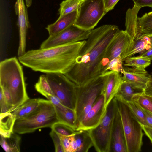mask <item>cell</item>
<instances>
[{
	"label": "cell",
	"mask_w": 152,
	"mask_h": 152,
	"mask_svg": "<svg viewBox=\"0 0 152 152\" xmlns=\"http://www.w3.org/2000/svg\"><path fill=\"white\" fill-rule=\"evenodd\" d=\"M119 30L116 25H104L91 31L74 66L65 75L76 86L102 75L101 62L105 51Z\"/></svg>",
	"instance_id": "1"
},
{
	"label": "cell",
	"mask_w": 152,
	"mask_h": 152,
	"mask_svg": "<svg viewBox=\"0 0 152 152\" xmlns=\"http://www.w3.org/2000/svg\"><path fill=\"white\" fill-rule=\"evenodd\" d=\"M86 40L28 50L18 57L20 63L35 71L65 75L73 66Z\"/></svg>",
	"instance_id": "2"
},
{
	"label": "cell",
	"mask_w": 152,
	"mask_h": 152,
	"mask_svg": "<svg viewBox=\"0 0 152 152\" xmlns=\"http://www.w3.org/2000/svg\"><path fill=\"white\" fill-rule=\"evenodd\" d=\"M19 61L15 57L5 59L0 63V87L7 89L11 94L13 107L11 112L29 99L22 67Z\"/></svg>",
	"instance_id": "3"
},
{
	"label": "cell",
	"mask_w": 152,
	"mask_h": 152,
	"mask_svg": "<svg viewBox=\"0 0 152 152\" xmlns=\"http://www.w3.org/2000/svg\"><path fill=\"white\" fill-rule=\"evenodd\" d=\"M37 108L32 112L22 118L16 119L13 132L18 134L32 133L37 129L51 128L59 121L54 106L51 101L39 98Z\"/></svg>",
	"instance_id": "4"
},
{
	"label": "cell",
	"mask_w": 152,
	"mask_h": 152,
	"mask_svg": "<svg viewBox=\"0 0 152 152\" xmlns=\"http://www.w3.org/2000/svg\"><path fill=\"white\" fill-rule=\"evenodd\" d=\"M124 132L127 152H139L142 145V126L123 99L115 96Z\"/></svg>",
	"instance_id": "5"
},
{
	"label": "cell",
	"mask_w": 152,
	"mask_h": 152,
	"mask_svg": "<svg viewBox=\"0 0 152 152\" xmlns=\"http://www.w3.org/2000/svg\"><path fill=\"white\" fill-rule=\"evenodd\" d=\"M104 82V76L101 75L84 85L76 86L75 110L77 127L102 94Z\"/></svg>",
	"instance_id": "6"
},
{
	"label": "cell",
	"mask_w": 152,
	"mask_h": 152,
	"mask_svg": "<svg viewBox=\"0 0 152 152\" xmlns=\"http://www.w3.org/2000/svg\"><path fill=\"white\" fill-rule=\"evenodd\" d=\"M117 108L115 97L107 106L99 124L95 128L88 130L93 146L97 152H110L113 123Z\"/></svg>",
	"instance_id": "7"
},
{
	"label": "cell",
	"mask_w": 152,
	"mask_h": 152,
	"mask_svg": "<svg viewBox=\"0 0 152 152\" xmlns=\"http://www.w3.org/2000/svg\"><path fill=\"white\" fill-rule=\"evenodd\" d=\"M106 13L103 0H82L74 25L91 30Z\"/></svg>",
	"instance_id": "8"
},
{
	"label": "cell",
	"mask_w": 152,
	"mask_h": 152,
	"mask_svg": "<svg viewBox=\"0 0 152 152\" xmlns=\"http://www.w3.org/2000/svg\"><path fill=\"white\" fill-rule=\"evenodd\" d=\"M54 95L65 107L74 110L75 87L64 74L49 73L45 75Z\"/></svg>",
	"instance_id": "9"
},
{
	"label": "cell",
	"mask_w": 152,
	"mask_h": 152,
	"mask_svg": "<svg viewBox=\"0 0 152 152\" xmlns=\"http://www.w3.org/2000/svg\"><path fill=\"white\" fill-rule=\"evenodd\" d=\"M134 42L125 30H119L108 46L101 62L102 75L109 63L119 56L124 61L131 50Z\"/></svg>",
	"instance_id": "10"
},
{
	"label": "cell",
	"mask_w": 152,
	"mask_h": 152,
	"mask_svg": "<svg viewBox=\"0 0 152 152\" xmlns=\"http://www.w3.org/2000/svg\"><path fill=\"white\" fill-rule=\"evenodd\" d=\"M91 31L83 30L72 25L56 35L49 36L41 43L40 48H47L86 40Z\"/></svg>",
	"instance_id": "11"
},
{
	"label": "cell",
	"mask_w": 152,
	"mask_h": 152,
	"mask_svg": "<svg viewBox=\"0 0 152 152\" xmlns=\"http://www.w3.org/2000/svg\"><path fill=\"white\" fill-rule=\"evenodd\" d=\"M15 8L16 14L18 17L19 44L18 56L19 57L23 55L26 52V34L29 23L24 0H17L15 5Z\"/></svg>",
	"instance_id": "12"
},
{
	"label": "cell",
	"mask_w": 152,
	"mask_h": 152,
	"mask_svg": "<svg viewBox=\"0 0 152 152\" xmlns=\"http://www.w3.org/2000/svg\"><path fill=\"white\" fill-rule=\"evenodd\" d=\"M106 109L104 96L102 94L80 122L76 130H89L96 126L104 116Z\"/></svg>",
	"instance_id": "13"
},
{
	"label": "cell",
	"mask_w": 152,
	"mask_h": 152,
	"mask_svg": "<svg viewBox=\"0 0 152 152\" xmlns=\"http://www.w3.org/2000/svg\"><path fill=\"white\" fill-rule=\"evenodd\" d=\"M110 152H127L124 132L118 108L113 123L110 151Z\"/></svg>",
	"instance_id": "14"
},
{
	"label": "cell",
	"mask_w": 152,
	"mask_h": 152,
	"mask_svg": "<svg viewBox=\"0 0 152 152\" xmlns=\"http://www.w3.org/2000/svg\"><path fill=\"white\" fill-rule=\"evenodd\" d=\"M122 80L129 83L134 87L143 90L146 87L150 74L145 69L127 67L122 73Z\"/></svg>",
	"instance_id": "15"
},
{
	"label": "cell",
	"mask_w": 152,
	"mask_h": 152,
	"mask_svg": "<svg viewBox=\"0 0 152 152\" xmlns=\"http://www.w3.org/2000/svg\"><path fill=\"white\" fill-rule=\"evenodd\" d=\"M102 75L105 77L102 94L104 96L105 106L107 107L118 91L122 82V75L119 72L109 71Z\"/></svg>",
	"instance_id": "16"
},
{
	"label": "cell",
	"mask_w": 152,
	"mask_h": 152,
	"mask_svg": "<svg viewBox=\"0 0 152 152\" xmlns=\"http://www.w3.org/2000/svg\"><path fill=\"white\" fill-rule=\"evenodd\" d=\"M78 9L71 13L59 17L53 23L48 25L45 28L49 36L56 35L74 25L77 16Z\"/></svg>",
	"instance_id": "17"
},
{
	"label": "cell",
	"mask_w": 152,
	"mask_h": 152,
	"mask_svg": "<svg viewBox=\"0 0 152 152\" xmlns=\"http://www.w3.org/2000/svg\"><path fill=\"white\" fill-rule=\"evenodd\" d=\"M140 9L134 5L126 12L125 31L130 36L133 42L140 37L137 22V14Z\"/></svg>",
	"instance_id": "18"
},
{
	"label": "cell",
	"mask_w": 152,
	"mask_h": 152,
	"mask_svg": "<svg viewBox=\"0 0 152 152\" xmlns=\"http://www.w3.org/2000/svg\"><path fill=\"white\" fill-rule=\"evenodd\" d=\"M53 105L59 121L68 125L76 130L77 125L75 110L65 107L60 102Z\"/></svg>",
	"instance_id": "19"
},
{
	"label": "cell",
	"mask_w": 152,
	"mask_h": 152,
	"mask_svg": "<svg viewBox=\"0 0 152 152\" xmlns=\"http://www.w3.org/2000/svg\"><path fill=\"white\" fill-rule=\"evenodd\" d=\"M0 135L4 138L10 137L13 132L15 116L11 112L0 113Z\"/></svg>",
	"instance_id": "20"
},
{
	"label": "cell",
	"mask_w": 152,
	"mask_h": 152,
	"mask_svg": "<svg viewBox=\"0 0 152 152\" xmlns=\"http://www.w3.org/2000/svg\"><path fill=\"white\" fill-rule=\"evenodd\" d=\"M144 93V91L137 88L129 83L123 81L115 96L126 102L133 101L135 96Z\"/></svg>",
	"instance_id": "21"
},
{
	"label": "cell",
	"mask_w": 152,
	"mask_h": 152,
	"mask_svg": "<svg viewBox=\"0 0 152 152\" xmlns=\"http://www.w3.org/2000/svg\"><path fill=\"white\" fill-rule=\"evenodd\" d=\"M77 145V152H87L93 146L92 139L88 130L76 131L74 134Z\"/></svg>",
	"instance_id": "22"
},
{
	"label": "cell",
	"mask_w": 152,
	"mask_h": 152,
	"mask_svg": "<svg viewBox=\"0 0 152 152\" xmlns=\"http://www.w3.org/2000/svg\"><path fill=\"white\" fill-rule=\"evenodd\" d=\"M152 47V35L141 36L134 41L132 48L127 55L126 58L137 53H139L144 50L149 49Z\"/></svg>",
	"instance_id": "23"
},
{
	"label": "cell",
	"mask_w": 152,
	"mask_h": 152,
	"mask_svg": "<svg viewBox=\"0 0 152 152\" xmlns=\"http://www.w3.org/2000/svg\"><path fill=\"white\" fill-rule=\"evenodd\" d=\"M20 137L13 132L9 138L0 135V144L6 152H18L20 151Z\"/></svg>",
	"instance_id": "24"
},
{
	"label": "cell",
	"mask_w": 152,
	"mask_h": 152,
	"mask_svg": "<svg viewBox=\"0 0 152 152\" xmlns=\"http://www.w3.org/2000/svg\"><path fill=\"white\" fill-rule=\"evenodd\" d=\"M137 22L140 37L152 34V13L149 12L137 17Z\"/></svg>",
	"instance_id": "25"
},
{
	"label": "cell",
	"mask_w": 152,
	"mask_h": 152,
	"mask_svg": "<svg viewBox=\"0 0 152 152\" xmlns=\"http://www.w3.org/2000/svg\"><path fill=\"white\" fill-rule=\"evenodd\" d=\"M124 61V65L126 67L139 69H145L150 65L151 60L137 56L127 58Z\"/></svg>",
	"instance_id": "26"
},
{
	"label": "cell",
	"mask_w": 152,
	"mask_h": 152,
	"mask_svg": "<svg viewBox=\"0 0 152 152\" xmlns=\"http://www.w3.org/2000/svg\"><path fill=\"white\" fill-rule=\"evenodd\" d=\"M34 87L38 92L46 98L49 96L54 95L45 75L40 76Z\"/></svg>",
	"instance_id": "27"
},
{
	"label": "cell",
	"mask_w": 152,
	"mask_h": 152,
	"mask_svg": "<svg viewBox=\"0 0 152 152\" xmlns=\"http://www.w3.org/2000/svg\"><path fill=\"white\" fill-rule=\"evenodd\" d=\"M82 0H64L60 4L59 17L71 13L78 9Z\"/></svg>",
	"instance_id": "28"
},
{
	"label": "cell",
	"mask_w": 152,
	"mask_h": 152,
	"mask_svg": "<svg viewBox=\"0 0 152 152\" xmlns=\"http://www.w3.org/2000/svg\"><path fill=\"white\" fill-rule=\"evenodd\" d=\"M125 102L141 126H148L144 114L136 102L134 101Z\"/></svg>",
	"instance_id": "29"
},
{
	"label": "cell",
	"mask_w": 152,
	"mask_h": 152,
	"mask_svg": "<svg viewBox=\"0 0 152 152\" xmlns=\"http://www.w3.org/2000/svg\"><path fill=\"white\" fill-rule=\"evenodd\" d=\"M51 129L58 134L67 136L74 134L76 131L69 126L60 121L54 123Z\"/></svg>",
	"instance_id": "30"
},
{
	"label": "cell",
	"mask_w": 152,
	"mask_h": 152,
	"mask_svg": "<svg viewBox=\"0 0 152 152\" xmlns=\"http://www.w3.org/2000/svg\"><path fill=\"white\" fill-rule=\"evenodd\" d=\"M133 101H135L141 108L152 113V100L144 93L135 96Z\"/></svg>",
	"instance_id": "31"
},
{
	"label": "cell",
	"mask_w": 152,
	"mask_h": 152,
	"mask_svg": "<svg viewBox=\"0 0 152 152\" xmlns=\"http://www.w3.org/2000/svg\"><path fill=\"white\" fill-rule=\"evenodd\" d=\"M123 62L120 56L113 59L109 63L102 75L109 71L117 72L122 74L124 70Z\"/></svg>",
	"instance_id": "32"
},
{
	"label": "cell",
	"mask_w": 152,
	"mask_h": 152,
	"mask_svg": "<svg viewBox=\"0 0 152 152\" xmlns=\"http://www.w3.org/2000/svg\"><path fill=\"white\" fill-rule=\"evenodd\" d=\"M50 135L53 142L55 152H64L59 134L53 130H51L50 133Z\"/></svg>",
	"instance_id": "33"
},
{
	"label": "cell",
	"mask_w": 152,
	"mask_h": 152,
	"mask_svg": "<svg viewBox=\"0 0 152 152\" xmlns=\"http://www.w3.org/2000/svg\"><path fill=\"white\" fill-rule=\"evenodd\" d=\"M39 98L29 99L24 103L25 104L26 115L34 111L37 107L39 104Z\"/></svg>",
	"instance_id": "34"
},
{
	"label": "cell",
	"mask_w": 152,
	"mask_h": 152,
	"mask_svg": "<svg viewBox=\"0 0 152 152\" xmlns=\"http://www.w3.org/2000/svg\"><path fill=\"white\" fill-rule=\"evenodd\" d=\"M0 113L10 112V108L5 98L2 90L1 88H0Z\"/></svg>",
	"instance_id": "35"
},
{
	"label": "cell",
	"mask_w": 152,
	"mask_h": 152,
	"mask_svg": "<svg viewBox=\"0 0 152 152\" xmlns=\"http://www.w3.org/2000/svg\"><path fill=\"white\" fill-rule=\"evenodd\" d=\"M15 116L16 120L24 117L26 115V108L24 103L11 112Z\"/></svg>",
	"instance_id": "36"
},
{
	"label": "cell",
	"mask_w": 152,
	"mask_h": 152,
	"mask_svg": "<svg viewBox=\"0 0 152 152\" xmlns=\"http://www.w3.org/2000/svg\"><path fill=\"white\" fill-rule=\"evenodd\" d=\"M58 134L61 139L64 152H71L70 136H67Z\"/></svg>",
	"instance_id": "37"
},
{
	"label": "cell",
	"mask_w": 152,
	"mask_h": 152,
	"mask_svg": "<svg viewBox=\"0 0 152 152\" xmlns=\"http://www.w3.org/2000/svg\"><path fill=\"white\" fill-rule=\"evenodd\" d=\"M134 6L140 9L143 7H148L152 9V0H132Z\"/></svg>",
	"instance_id": "38"
},
{
	"label": "cell",
	"mask_w": 152,
	"mask_h": 152,
	"mask_svg": "<svg viewBox=\"0 0 152 152\" xmlns=\"http://www.w3.org/2000/svg\"><path fill=\"white\" fill-rule=\"evenodd\" d=\"M3 91L5 98L10 108V112H11L13 107V102L11 94L8 90L5 88L0 87Z\"/></svg>",
	"instance_id": "39"
},
{
	"label": "cell",
	"mask_w": 152,
	"mask_h": 152,
	"mask_svg": "<svg viewBox=\"0 0 152 152\" xmlns=\"http://www.w3.org/2000/svg\"><path fill=\"white\" fill-rule=\"evenodd\" d=\"M119 0H103L106 12L113 10Z\"/></svg>",
	"instance_id": "40"
},
{
	"label": "cell",
	"mask_w": 152,
	"mask_h": 152,
	"mask_svg": "<svg viewBox=\"0 0 152 152\" xmlns=\"http://www.w3.org/2000/svg\"><path fill=\"white\" fill-rule=\"evenodd\" d=\"M144 94L146 96H152V71L150 74L149 81L144 90Z\"/></svg>",
	"instance_id": "41"
},
{
	"label": "cell",
	"mask_w": 152,
	"mask_h": 152,
	"mask_svg": "<svg viewBox=\"0 0 152 152\" xmlns=\"http://www.w3.org/2000/svg\"><path fill=\"white\" fill-rule=\"evenodd\" d=\"M138 57L152 60V47L150 49L144 50L139 53Z\"/></svg>",
	"instance_id": "42"
},
{
	"label": "cell",
	"mask_w": 152,
	"mask_h": 152,
	"mask_svg": "<svg viewBox=\"0 0 152 152\" xmlns=\"http://www.w3.org/2000/svg\"><path fill=\"white\" fill-rule=\"evenodd\" d=\"M141 108L145 115L148 126L152 128V113Z\"/></svg>",
	"instance_id": "43"
},
{
	"label": "cell",
	"mask_w": 152,
	"mask_h": 152,
	"mask_svg": "<svg viewBox=\"0 0 152 152\" xmlns=\"http://www.w3.org/2000/svg\"><path fill=\"white\" fill-rule=\"evenodd\" d=\"M71 152H77V147L74 134L69 136Z\"/></svg>",
	"instance_id": "44"
},
{
	"label": "cell",
	"mask_w": 152,
	"mask_h": 152,
	"mask_svg": "<svg viewBox=\"0 0 152 152\" xmlns=\"http://www.w3.org/2000/svg\"><path fill=\"white\" fill-rule=\"evenodd\" d=\"M143 130L152 143V128L148 126H142Z\"/></svg>",
	"instance_id": "45"
},
{
	"label": "cell",
	"mask_w": 152,
	"mask_h": 152,
	"mask_svg": "<svg viewBox=\"0 0 152 152\" xmlns=\"http://www.w3.org/2000/svg\"><path fill=\"white\" fill-rule=\"evenodd\" d=\"M26 2L27 6L28 7H29L31 5V0H26Z\"/></svg>",
	"instance_id": "46"
},
{
	"label": "cell",
	"mask_w": 152,
	"mask_h": 152,
	"mask_svg": "<svg viewBox=\"0 0 152 152\" xmlns=\"http://www.w3.org/2000/svg\"><path fill=\"white\" fill-rule=\"evenodd\" d=\"M148 96L150 99L152 100V96Z\"/></svg>",
	"instance_id": "47"
},
{
	"label": "cell",
	"mask_w": 152,
	"mask_h": 152,
	"mask_svg": "<svg viewBox=\"0 0 152 152\" xmlns=\"http://www.w3.org/2000/svg\"><path fill=\"white\" fill-rule=\"evenodd\" d=\"M149 12L151 13H152V11L150 12Z\"/></svg>",
	"instance_id": "48"
},
{
	"label": "cell",
	"mask_w": 152,
	"mask_h": 152,
	"mask_svg": "<svg viewBox=\"0 0 152 152\" xmlns=\"http://www.w3.org/2000/svg\"><path fill=\"white\" fill-rule=\"evenodd\" d=\"M151 35H152V34H151Z\"/></svg>",
	"instance_id": "49"
}]
</instances>
